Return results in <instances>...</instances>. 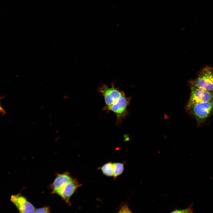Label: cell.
<instances>
[{"instance_id":"1","label":"cell","mask_w":213,"mask_h":213,"mask_svg":"<svg viewBox=\"0 0 213 213\" xmlns=\"http://www.w3.org/2000/svg\"><path fill=\"white\" fill-rule=\"evenodd\" d=\"M81 186L76 179L67 172L58 174L51 185L52 193L58 194L68 205L71 204L70 198L76 190Z\"/></svg>"},{"instance_id":"2","label":"cell","mask_w":213,"mask_h":213,"mask_svg":"<svg viewBox=\"0 0 213 213\" xmlns=\"http://www.w3.org/2000/svg\"><path fill=\"white\" fill-rule=\"evenodd\" d=\"M131 97H127L124 93L114 104L108 106H104L102 109L106 112H112L116 116V125H121L128 114V107Z\"/></svg>"},{"instance_id":"3","label":"cell","mask_w":213,"mask_h":213,"mask_svg":"<svg viewBox=\"0 0 213 213\" xmlns=\"http://www.w3.org/2000/svg\"><path fill=\"white\" fill-rule=\"evenodd\" d=\"M186 109L201 124L210 116L213 111V101L196 103L188 106Z\"/></svg>"},{"instance_id":"4","label":"cell","mask_w":213,"mask_h":213,"mask_svg":"<svg viewBox=\"0 0 213 213\" xmlns=\"http://www.w3.org/2000/svg\"><path fill=\"white\" fill-rule=\"evenodd\" d=\"M190 85L213 92V69L209 67L204 68L197 77L190 82Z\"/></svg>"},{"instance_id":"5","label":"cell","mask_w":213,"mask_h":213,"mask_svg":"<svg viewBox=\"0 0 213 213\" xmlns=\"http://www.w3.org/2000/svg\"><path fill=\"white\" fill-rule=\"evenodd\" d=\"M97 90L104 98L105 106H109L114 104L125 93L119 88L115 87L113 83L111 84V87L106 85L101 84L98 87Z\"/></svg>"},{"instance_id":"6","label":"cell","mask_w":213,"mask_h":213,"mask_svg":"<svg viewBox=\"0 0 213 213\" xmlns=\"http://www.w3.org/2000/svg\"><path fill=\"white\" fill-rule=\"evenodd\" d=\"M191 93L186 106L199 103L213 101V92L190 85Z\"/></svg>"},{"instance_id":"7","label":"cell","mask_w":213,"mask_h":213,"mask_svg":"<svg viewBox=\"0 0 213 213\" xmlns=\"http://www.w3.org/2000/svg\"><path fill=\"white\" fill-rule=\"evenodd\" d=\"M10 200L20 213H35L36 210L34 206L21 194L12 195Z\"/></svg>"},{"instance_id":"8","label":"cell","mask_w":213,"mask_h":213,"mask_svg":"<svg viewBox=\"0 0 213 213\" xmlns=\"http://www.w3.org/2000/svg\"><path fill=\"white\" fill-rule=\"evenodd\" d=\"M103 174L108 176H113L114 163L108 162L100 168Z\"/></svg>"},{"instance_id":"9","label":"cell","mask_w":213,"mask_h":213,"mask_svg":"<svg viewBox=\"0 0 213 213\" xmlns=\"http://www.w3.org/2000/svg\"><path fill=\"white\" fill-rule=\"evenodd\" d=\"M124 170V164L123 163H114V169L113 177L114 178H117L120 175Z\"/></svg>"},{"instance_id":"10","label":"cell","mask_w":213,"mask_h":213,"mask_svg":"<svg viewBox=\"0 0 213 213\" xmlns=\"http://www.w3.org/2000/svg\"><path fill=\"white\" fill-rule=\"evenodd\" d=\"M35 213H50L49 208L46 206L38 209L35 210Z\"/></svg>"},{"instance_id":"11","label":"cell","mask_w":213,"mask_h":213,"mask_svg":"<svg viewBox=\"0 0 213 213\" xmlns=\"http://www.w3.org/2000/svg\"><path fill=\"white\" fill-rule=\"evenodd\" d=\"M118 213H132L128 206L126 205L122 206L120 210Z\"/></svg>"},{"instance_id":"12","label":"cell","mask_w":213,"mask_h":213,"mask_svg":"<svg viewBox=\"0 0 213 213\" xmlns=\"http://www.w3.org/2000/svg\"><path fill=\"white\" fill-rule=\"evenodd\" d=\"M170 213H192V210L191 208H188L185 209L175 210Z\"/></svg>"},{"instance_id":"13","label":"cell","mask_w":213,"mask_h":213,"mask_svg":"<svg viewBox=\"0 0 213 213\" xmlns=\"http://www.w3.org/2000/svg\"><path fill=\"white\" fill-rule=\"evenodd\" d=\"M2 98V97L0 96V113L2 114H5L6 112L5 111L1 106L0 102V101Z\"/></svg>"}]
</instances>
